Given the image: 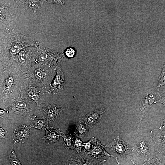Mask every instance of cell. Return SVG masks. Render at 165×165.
Masks as SVG:
<instances>
[{
    "instance_id": "6da1fadb",
    "label": "cell",
    "mask_w": 165,
    "mask_h": 165,
    "mask_svg": "<svg viewBox=\"0 0 165 165\" xmlns=\"http://www.w3.org/2000/svg\"><path fill=\"white\" fill-rule=\"evenodd\" d=\"M162 97L159 88L157 87L148 89L145 92L140 103V118L137 127L138 128L140 127L142 120L148 110L153 104H155Z\"/></svg>"
},
{
    "instance_id": "7a4b0ae2",
    "label": "cell",
    "mask_w": 165,
    "mask_h": 165,
    "mask_svg": "<svg viewBox=\"0 0 165 165\" xmlns=\"http://www.w3.org/2000/svg\"><path fill=\"white\" fill-rule=\"evenodd\" d=\"M146 137H141L137 139L132 148V153L141 158L148 159L158 153L154 144Z\"/></svg>"
},
{
    "instance_id": "3957f363",
    "label": "cell",
    "mask_w": 165,
    "mask_h": 165,
    "mask_svg": "<svg viewBox=\"0 0 165 165\" xmlns=\"http://www.w3.org/2000/svg\"><path fill=\"white\" fill-rule=\"evenodd\" d=\"M151 137L162 159L165 161V131L154 129L151 131Z\"/></svg>"
},
{
    "instance_id": "277c9868",
    "label": "cell",
    "mask_w": 165,
    "mask_h": 165,
    "mask_svg": "<svg viewBox=\"0 0 165 165\" xmlns=\"http://www.w3.org/2000/svg\"><path fill=\"white\" fill-rule=\"evenodd\" d=\"M107 145L112 151L121 156H127L132 153V148L119 136H117Z\"/></svg>"
},
{
    "instance_id": "5b68a950",
    "label": "cell",
    "mask_w": 165,
    "mask_h": 165,
    "mask_svg": "<svg viewBox=\"0 0 165 165\" xmlns=\"http://www.w3.org/2000/svg\"><path fill=\"white\" fill-rule=\"evenodd\" d=\"M90 140L92 143V149L88 152V154L98 158L105 156L117 158L116 157L110 155L106 152L105 148L107 147V145H101L100 141L94 137L92 138Z\"/></svg>"
},
{
    "instance_id": "8992f818",
    "label": "cell",
    "mask_w": 165,
    "mask_h": 165,
    "mask_svg": "<svg viewBox=\"0 0 165 165\" xmlns=\"http://www.w3.org/2000/svg\"><path fill=\"white\" fill-rule=\"evenodd\" d=\"M105 112V108L94 110L85 115L83 121L90 127L97 123Z\"/></svg>"
},
{
    "instance_id": "52a82bcc",
    "label": "cell",
    "mask_w": 165,
    "mask_h": 165,
    "mask_svg": "<svg viewBox=\"0 0 165 165\" xmlns=\"http://www.w3.org/2000/svg\"><path fill=\"white\" fill-rule=\"evenodd\" d=\"M27 127L20 126L14 131L13 138L16 142H22L27 139L29 136Z\"/></svg>"
},
{
    "instance_id": "ba28073f",
    "label": "cell",
    "mask_w": 165,
    "mask_h": 165,
    "mask_svg": "<svg viewBox=\"0 0 165 165\" xmlns=\"http://www.w3.org/2000/svg\"><path fill=\"white\" fill-rule=\"evenodd\" d=\"M72 165H99L100 163H97L94 161L89 160L86 158H82L81 156H74L70 162Z\"/></svg>"
},
{
    "instance_id": "9c48e42d",
    "label": "cell",
    "mask_w": 165,
    "mask_h": 165,
    "mask_svg": "<svg viewBox=\"0 0 165 165\" xmlns=\"http://www.w3.org/2000/svg\"><path fill=\"white\" fill-rule=\"evenodd\" d=\"M46 134L44 138L45 140L50 142H53L57 141L61 135L59 130H47L46 131Z\"/></svg>"
},
{
    "instance_id": "30bf717a",
    "label": "cell",
    "mask_w": 165,
    "mask_h": 165,
    "mask_svg": "<svg viewBox=\"0 0 165 165\" xmlns=\"http://www.w3.org/2000/svg\"><path fill=\"white\" fill-rule=\"evenodd\" d=\"M89 127L83 121H80L76 125V133L79 138L84 137L88 131Z\"/></svg>"
},
{
    "instance_id": "8fae6325",
    "label": "cell",
    "mask_w": 165,
    "mask_h": 165,
    "mask_svg": "<svg viewBox=\"0 0 165 165\" xmlns=\"http://www.w3.org/2000/svg\"><path fill=\"white\" fill-rule=\"evenodd\" d=\"M163 161L160 158L153 156L148 159L143 165H163Z\"/></svg>"
},
{
    "instance_id": "7c38bea8",
    "label": "cell",
    "mask_w": 165,
    "mask_h": 165,
    "mask_svg": "<svg viewBox=\"0 0 165 165\" xmlns=\"http://www.w3.org/2000/svg\"><path fill=\"white\" fill-rule=\"evenodd\" d=\"M62 136H63L64 138V143L67 148L70 149H75V147L74 144L73 140L72 137L70 136L65 135L64 134Z\"/></svg>"
},
{
    "instance_id": "4fadbf2b",
    "label": "cell",
    "mask_w": 165,
    "mask_h": 165,
    "mask_svg": "<svg viewBox=\"0 0 165 165\" xmlns=\"http://www.w3.org/2000/svg\"><path fill=\"white\" fill-rule=\"evenodd\" d=\"M165 85V62L163 67L161 74L159 77L157 87L160 88Z\"/></svg>"
},
{
    "instance_id": "5bb4252c",
    "label": "cell",
    "mask_w": 165,
    "mask_h": 165,
    "mask_svg": "<svg viewBox=\"0 0 165 165\" xmlns=\"http://www.w3.org/2000/svg\"><path fill=\"white\" fill-rule=\"evenodd\" d=\"M9 160L11 165H22L13 150L10 154Z\"/></svg>"
},
{
    "instance_id": "9a60e30c",
    "label": "cell",
    "mask_w": 165,
    "mask_h": 165,
    "mask_svg": "<svg viewBox=\"0 0 165 165\" xmlns=\"http://www.w3.org/2000/svg\"><path fill=\"white\" fill-rule=\"evenodd\" d=\"M65 53L67 57L72 58L75 56L76 54V51L73 47H69L66 49Z\"/></svg>"
},
{
    "instance_id": "2e32d148",
    "label": "cell",
    "mask_w": 165,
    "mask_h": 165,
    "mask_svg": "<svg viewBox=\"0 0 165 165\" xmlns=\"http://www.w3.org/2000/svg\"><path fill=\"white\" fill-rule=\"evenodd\" d=\"M75 149L77 152L79 153L81 152V149L82 148V141L78 138L75 137Z\"/></svg>"
},
{
    "instance_id": "e0dca14e",
    "label": "cell",
    "mask_w": 165,
    "mask_h": 165,
    "mask_svg": "<svg viewBox=\"0 0 165 165\" xmlns=\"http://www.w3.org/2000/svg\"><path fill=\"white\" fill-rule=\"evenodd\" d=\"M21 49L20 46L18 44H15L13 46L11 49V51L13 54L17 53Z\"/></svg>"
},
{
    "instance_id": "ac0fdd59",
    "label": "cell",
    "mask_w": 165,
    "mask_h": 165,
    "mask_svg": "<svg viewBox=\"0 0 165 165\" xmlns=\"http://www.w3.org/2000/svg\"><path fill=\"white\" fill-rule=\"evenodd\" d=\"M18 58L19 61L21 63H24L25 60V54L24 51H21L19 53Z\"/></svg>"
},
{
    "instance_id": "d6986e66",
    "label": "cell",
    "mask_w": 165,
    "mask_h": 165,
    "mask_svg": "<svg viewBox=\"0 0 165 165\" xmlns=\"http://www.w3.org/2000/svg\"><path fill=\"white\" fill-rule=\"evenodd\" d=\"M28 95L30 98L34 101L37 100L39 98L38 95L36 93L32 91L29 92Z\"/></svg>"
},
{
    "instance_id": "ffe728a7",
    "label": "cell",
    "mask_w": 165,
    "mask_h": 165,
    "mask_svg": "<svg viewBox=\"0 0 165 165\" xmlns=\"http://www.w3.org/2000/svg\"><path fill=\"white\" fill-rule=\"evenodd\" d=\"M83 145L84 149L85 151H89L91 148L92 145V143L91 140L88 141V142L84 143Z\"/></svg>"
},
{
    "instance_id": "44dd1931",
    "label": "cell",
    "mask_w": 165,
    "mask_h": 165,
    "mask_svg": "<svg viewBox=\"0 0 165 165\" xmlns=\"http://www.w3.org/2000/svg\"><path fill=\"white\" fill-rule=\"evenodd\" d=\"M35 76L38 79H41L43 76V73L40 69L36 70L35 72Z\"/></svg>"
},
{
    "instance_id": "7402d4cb",
    "label": "cell",
    "mask_w": 165,
    "mask_h": 165,
    "mask_svg": "<svg viewBox=\"0 0 165 165\" xmlns=\"http://www.w3.org/2000/svg\"><path fill=\"white\" fill-rule=\"evenodd\" d=\"M159 129L165 131V115L161 120Z\"/></svg>"
},
{
    "instance_id": "603a6c76",
    "label": "cell",
    "mask_w": 165,
    "mask_h": 165,
    "mask_svg": "<svg viewBox=\"0 0 165 165\" xmlns=\"http://www.w3.org/2000/svg\"><path fill=\"white\" fill-rule=\"evenodd\" d=\"M38 5V2L37 1H33L30 2L29 3V6L31 8H35Z\"/></svg>"
},
{
    "instance_id": "cb8c5ba5",
    "label": "cell",
    "mask_w": 165,
    "mask_h": 165,
    "mask_svg": "<svg viewBox=\"0 0 165 165\" xmlns=\"http://www.w3.org/2000/svg\"><path fill=\"white\" fill-rule=\"evenodd\" d=\"M16 106L20 108H26V103L22 101H18L16 103Z\"/></svg>"
},
{
    "instance_id": "d4e9b609",
    "label": "cell",
    "mask_w": 165,
    "mask_h": 165,
    "mask_svg": "<svg viewBox=\"0 0 165 165\" xmlns=\"http://www.w3.org/2000/svg\"><path fill=\"white\" fill-rule=\"evenodd\" d=\"M48 2L50 3H56L59 5H63L64 4L63 1L60 0H48Z\"/></svg>"
},
{
    "instance_id": "484cf974",
    "label": "cell",
    "mask_w": 165,
    "mask_h": 165,
    "mask_svg": "<svg viewBox=\"0 0 165 165\" xmlns=\"http://www.w3.org/2000/svg\"><path fill=\"white\" fill-rule=\"evenodd\" d=\"M162 103L165 105V97H162L161 98L157 101L156 103Z\"/></svg>"
},
{
    "instance_id": "4316f807",
    "label": "cell",
    "mask_w": 165,
    "mask_h": 165,
    "mask_svg": "<svg viewBox=\"0 0 165 165\" xmlns=\"http://www.w3.org/2000/svg\"><path fill=\"white\" fill-rule=\"evenodd\" d=\"M47 57V55L46 53H43L40 55V58L41 60H44Z\"/></svg>"
},
{
    "instance_id": "83f0119b",
    "label": "cell",
    "mask_w": 165,
    "mask_h": 165,
    "mask_svg": "<svg viewBox=\"0 0 165 165\" xmlns=\"http://www.w3.org/2000/svg\"><path fill=\"white\" fill-rule=\"evenodd\" d=\"M134 165H135L134 164Z\"/></svg>"
}]
</instances>
